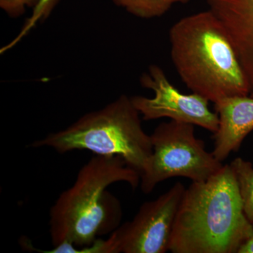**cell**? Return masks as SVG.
I'll return each instance as SVG.
<instances>
[{"label": "cell", "mask_w": 253, "mask_h": 253, "mask_svg": "<svg viewBox=\"0 0 253 253\" xmlns=\"http://www.w3.org/2000/svg\"><path fill=\"white\" fill-rule=\"evenodd\" d=\"M169 41L173 64L193 93L214 103L251 92L230 37L211 10L174 23Z\"/></svg>", "instance_id": "3957f363"}, {"label": "cell", "mask_w": 253, "mask_h": 253, "mask_svg": "<svg viewBox=\"0 0 253 253\" xmlns=\"http://www.w3.org/2000/svg\"><path fill=\"white\" fill-rule=\"evenodd\" d=\"M57 1L58 0H41L39 4L34 8L33 15L31 18H28L27 21L25 23L24 27L23 28L20 34L16 37V38H15L14 41L11 42L7 46L3 48L4 51H6L15 45L23 36L27 34L30 30H31V28L36 25L38 21L45 19L49 16Z\"/></svg>", "instance_id": "7c38bea8"}, {"label": "cell", "mask_w": 253, "mask_h": 253, "mask_svg": "<svg viewBox=\"0 0 253 253\" xmlns=\"http://www.w3.org/2000/svg\"><path fill=\"white\" fill-rule=\"evenodd\" d=\"M29 146L51 148L59 154L86 150L98 156H121L141 176L153 154L151 136L143 129L140 113L126 95Z\"/></svg>", "instance_id": "277c9868"}, {"label": "cell", "mask_w": 253, "mask_h": 253, "mask_svg": "<svg viewBox=\"0 0 253 253\" xmlns=\"http://www.w3.org/2000/svg\"><path fill=\"white\" fill-rule=\"evenodd\" d=\"M239 253H253V234L240 249Z\"/></svg>", "instance_id": "5bb4252c"}, {"label": "cell", "mask_w": 253, "mask_h": 253, "mask_svg": "<svg viewBox=\"0 0 253 253\" xmlns=\"http://www.w3.org/2000/svg\"><path fill=\"white\" fill-rule=\"evenodd\" d=\"M136 189L141 176L121 156L95 155L80 169L72 186L63 191L50 209L52 249L41 253H75L121 226L119 200L107 191L115 183Z\"/></svg>", "instance_id": "6da1fadb"}, {"label": "cell", "mask_w": 253, "mask_h": 253, "mask_svg": "<svg viewBox=\"0 0 253 253\" xmlns=\"http://www.w3.org/2000/svg\"><path fill=\"white\" fill-rule=\"evenodd\" d=\"M153 154L141 176V189L152 192L159 183L173 177L192 182L207 180L222 168V163L205 149L195 135L194 126L170 121L158 125L151 134Z\"/></svg>", "instance_id": "5b68a950"}, {"label": "cell", "mask_w": 253, "mask_h": 253, "mask_svg": "<svg viewBox=\"0 0 253 253\" xmlns=\"http://www.w3.org/2000/svg\"><path fill=\"white\" fill-rule=\"evenodd\" d=\"M185 190L179 181L157 199L141 205L131 220L111 233L118 253L169 251L173 225Z\"/></svg>", "instance_id": "8992f818"}, {"label": "cell", "mask_w": 253, "mask_h": 253, "mask_svg": "<svg viewBox=\"0 0 253 253\" xmlns=\"http://www.w3.org/2000/svg\"><path fill=\"white\" fill-rule=\"evenodd\" d=\"M141 86L154 92L153 98L131 97L134 107L144 121L170 118L176 122L189 123L216 132L219 125L217 113L209 109V101L201 95L184 94L169 83L164 71L157 65H151L141 76Z\"/></svg>", "instance_id": "52a82bcc"}, {"label": "cell", "mask_w": 253, "mask_h": 253, "mask_svg": "<svg viewBox=\"0 0 253 253\" xmlns=\"http://www.w3.org/2000/svg\"><path fill=\"white\" fill-rule=\"evenodd\" d=\"M214 110L219 125L214 134L212 154L222 163L231 152L238 151L253 130V98L248 95L222 98L214 102Z\"/></svg>", "instance_id": "9c48e42d"}, {"label": "cell", "mask_w": 253, "mask_h": 253, "mask_svg": "<svg viewBox=\"0 0 253 253\" xmlns=\"http://www.w3.org/2000/svg\"><path fill=\"white\" fill-rule=\"evenodd\" d=\"M237 53L253 94V0H206Z\"/></svg>", "instance_id": "ba28073f"}, {"label": "cell", "mask_w": 253, "mask_h": 253, "mask_svg": "<svg viewBox=\"0 0 253 253\" xmlns=\"http://www.w3.org/2000/svg\"><path fill=\"white\" fill-rule=\"evenodd\" d=\"M230 166L235 174L244 202L245 213L253 224V166L249 161L237 158Z\"/></svg>", "instance_id": "8fae6325"}, {"label": "cell", "mask_w": 253, "mask_h": 253, "mask_svg": "<svg viewBox=\"0 0 253 253\" xmlns=\"http://www.w3.org/2000/svg\"><path fill=\"white\" fill-rule=\"evenodd\" d=\"M253 234L230 165L186 189L173 225V253H239Z\"/></svg>", "instance_id": "7a4b0ae2"}, {"label": "cell", "mask_w": 253, "mask_h": 253, "mask_svg": "<svg viewBox=\"0 0 253 253\" xmlns=\"http://www.w3.org/2000/svg\"><path fill=\"white\" fill-rule=\"evenodd\" d=\"M115 4L123 8L136 17L153 18L166 14L173 5L186 4L191 0H112Z\"/></svg>", "instance_id": "30bf717a"}, {"label": "cell", "mask_w": 253, "mask_h": 253, "mask_svg": "<svg viewBox=\"0 0 253 253\" xmlns=\"http://www.w3.org/2000/svg\"><path fill=\"white\" fill-rule=\"evenodd\" d=\"M41 0H0V7L9 16L18 17L24 14L26 8H35Z\"/></svg>", "instance_id": "4fadbf2b"}]
</instances>
